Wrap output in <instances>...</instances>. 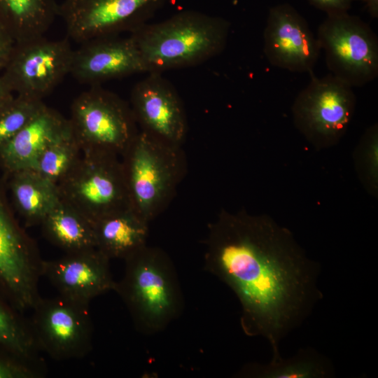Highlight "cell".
I'll use <instances>...</instances> for the list:
<instances>
[{"instance_id":"cell-7","label":"cell","mask_w":378,"mask_h":378,"mask_svg":"<svg viewBox=\"0 0 378 378\" xmlns=\"http://www.w3.org/2000/svg\"><path fill=\"white\" fill-rule=\"evenodd\" d=\"M330 74L351 87H362L378 76V39L361 18L347 13L327 15L317 31Z\"/></svg>"},{"instance_id":"cell-1","label":"cell","mask_w":378,"mask_h":378,"mask_svg":"<svg viewBox=\"0 0 378 378\" xmlns=\"http://www.w3.org/2000/svg\"><path fill=\"white\" fill-rule=\"evenodd\" d=\"M204 260L205 269L237 298L244 334L270 344L271 360L281 356L282 340L323 298L320 264L267 215L222 210L209 226Z\"/></svg>"},{"instance_id":"cell-5","label":"cell","mask_w":378,"mask_h":378,"mask_svg":"<svg viewBox=\"0 0 378 378\" xmlns=\"http://www.w3.org/2000/svg\"><path fill=\"white\" fill-rule=\"evenodd\" d=\"M69 120L82 152L120 156L139 131L130 105L101 85L91 86L74 99Z\"/></svg>"},{"instance_id":"cell-15","label":"cell","mask_w":378,"mask_h":378,"mask_svg":"<svg viewBox=\"0 0 378 378\" xmlns=\"http://www.w3.org/2000/svg\"><path fill=\"white\" fill-rule=\"evenodd\" d=\"M143 72L146 68L132 38L115 35L80 43L74 50L69 74L80 83L95 86Z\"/></svg>"},{"instance_id":"cell-12","label":"cell","mask_w":378,"mask_h":378,"mask_svg":"<svg viewBox=\"0 0 378 378\" xmlns=\"http://www.w3.org/2000/svg\"><path fill=\"white\" fill-rule=\"evenodd\" d=\"M168 0H64L59 13L67 37L82 43L92 38L132 32Z\"/></svg>"},{"instance_id":"cell-4","label":"cell","mask_w":378,"mask_h":378,"mask_svg":"<svg viewBox=\"0 0 378 378\" xmlns=\"http://www.w3.org/2000/svg\"><path fill=\"white\" fill-rule=\"evenodd\" d=\"M120 157L130 206L150 223L165 210L183 178L181 146L139 130Z\"/></svg>"},{"instance_id":"cell-6","label":"cell","mask_w":378,"mask_h":378,"mask_svg":"<svg viewBox=\"0 0 378 378\" xmlns=\"http://www.w3.org/2000/svg\"><path fill=\"white\" fill-rule=\"evenodd\" d=\"M57 186L60 199L93 223L130 206L121 160L114 153L82 152L77 163Z\"/></svg>"},{"instance_id":"cell-27","label":"cell","mask_w":378,"mask_h":378,"mask_svg":"<svg viewBox=\"0 0 378 378\" xmlns=\"http://www.w3.org/2000/svg\"><path fill=\"white\" fill-rule=\"evenodd\" d=\"M315 8L327 15L347 13L351 8L353 0H308Z\"/></svg>"},{"instance_id":"cell-11","label":"cell","mask_w":378,"mask_h":378,"mask_svg":"<svg viewBox=\"0 0 378 378\" xmlns=\"http://www.w3.org/2000/svg\"><path fill=\"white\" fill-rule=\"evenodd\" d=\"M31 332L38 346L57 360L82 358L91 349L89 303L59 294L40 298L32 308Z\"/></svg>"},{"instance_id":"cell-8","label":"cell","mask_w":378,"mask_h":378,"mask_svg":"<svg viewBox=\"0 0 378 378\" xmlns=\"http://www.w3.org/2000/svg\"><path fill=\"white\" fill-rule=\"evenodd\" d=\"M0 178V295L19 312L34 307L41 298L37 282L41 260L31 238L15 217Z\"/></svg>"},{"instance_id":"cell-18","label":"cell","mask_w":378,"mask_h":378,"mask_svg":"<svg viewBox=\"0 0 378 378\" xmlns=\"http://www.w3.org/2000/svg\"><path fill=\"white\" fill-rule=\"evenodd\" d=\"M149 223L130 206L94 223L96 248L110 260H125L146 245Z\"/></svg>"},{"instance_id":"cell-19","label":"cell","mask_w":378,"mask_h":378,"mask_svg":"<svg viewBox=\"0 0 378 378\" xmlns=\"http://www.w3.org/2000/svg\"><path fill=\"white\" fill-rule=\"evenodd\" d=\"M16 211L27 226L38 225L60 200L57 184L34 169L4 176Z\"/></svg>"},{"instance_id":"cell-17","label":"cell","mask_w":378,"mask_h":378,"mask_svg":"<svg viewBox=\"0 0 378 378\" xmlns=\"http://www.w3.org/2000/svg\"><path fill=\"white\" fill-rule=\"evenodd\" d=\"M71 130L69 119L43 104L17 134L0 148L4 175L34 169L43 151Z\"/></svg>"},{"instance_id":"cell-22","label":"cell","mask_w":378,"mask_h":378,"mask_svg":"<svg viewBox=\"0 0 378 378\" xmlns=\"http://www.w3.org/2000/svg\"><path fill=\"white\" fill-rule=\"evenodd\" d=\"M335 374L331 360L312 347L300 349L288 358L248 363L238 373L251 378H331Z\"/></svg>"},{"instance_id":"cell-16","label":"cell","mask_w":378,"mask_h":378,"mask_svg":"<svg viewBox=\"0 0 378 378\" xmlns=\"http://www.w3.org/2000/svg\"><path fill=\"white\" fill-rule=\"evenodd\" d=\"M110 259L97 248L68 252L62 257L43 260L45 276L64 297L88 302L94 298L114 290Z\"/></svg>"},{"instance_id":"cell-24","label":"cell","mask_w":378,"mask_h":378,"mask_svg":"<svg viewBox=\"0 0 378 378\" xmlns=\"http://www.w3.org/2000/svg\"><path fill=\"white\" fill-rule=\"evenodd\" d=\"M81 155V148L71 128L43 151L34 170L57 184L71 170Z\"/></svg>"},{"instance_id":"cell-20","label":"cell","mask_w":378,"mask_h":378,"mask_svg":"<svg viewBox=\"0 0 378 378\" xmlns=\"http://www.w3.org/2000/svg\"><path fill=\"white\" fill-rule=\"evenodd\" d=\"M40 225L44 236L66 253L96 248L94 223L61 199Z\"/></svg>"},{"instance_id":"cell-14","label":"cell","mask_w":378,"mask_h":378,"mask_svg":"<svg viewBox=\"0 0 378 378\" xmlns=\"http://www.w3.org/2000/svg\"><path fill=\"white\" fill-rule=\"evenodd\" d=\"M263 36L264 52L272 65L292 72H313L320 46L293 6L284 3L270 8Z\"/></svg>"},{"instance_id":"cell-3","label":"cell","mask_w":378,"mask_h":378,"mask_svg":"<svg viewBox=\"0 0 378 378\" xmlns=\"http://www.w3.org/2000/svg\"><path fill=\"white\" fill-rule=\"evenodd\" d=\"M124 260V275L114 290L139 331L160 332L178 316L183 305L172 260L162 249L146 244Z\"/></svg>"},{"instance_id":"cell-26","label":"cell","mask_w":378,"mask_h":378,"mask_svg":"<svg viewBox=\"0 0 378 378\" xmlns=\"http://www.w3.org/2000/svg\"><path fill=\"white\" fill-rule=\"evenodd\" d=\"M34 375L29 365L0 355V378H30Z\"/></svg>"},{"instance_id":"cell-23","label":"cell","mask_w":378,"mask_h":378,"mask_svg":"<svg viewBox=\"0 0 378 378\" xmlns=\"http://www.w3.org/2000/svg\"><path fill=\"white\" fill-rule=\"evenodd\" d=\"M19 312L0 295V355L30 366L38 346Z\"/></svg>"},{"instance_id":"cell-29","label":"cell","mask_w":378,"mask_h":378,"mask_svg":"<svg viewBox=\"0 0 378 378\" xmlns=\"http://www.w3.org/2000/svg\"><path fill=\"white\" fill-rule=\"evenodd\" d=\"M13 92L0 73V108L13 98Z\"/></svg>"},{"instance_id":"cell-10","label":"cell","mask_w":378,"mask_h":378,"mask_svg":"<svg viewBox=\"0 0 378 378\" xmlns=\"http://www.w3.org/2000/svg\"><path fill=\"white\" fill-rule=\"evenodd\" d=\"M309 84L293 105L295 122L309 139L322 144L340 139L352 118L356 96L352 87L332 74H309Z\"/></svg>"},{"instance_id":"cell-13","label":"cell","mask_w":378,"mask_h":378,"mask_svg":"<svg viewBox=\"0 0 378 378\" xmlns=\"http://www.w3.org/2000/svg\"><path fill=\"white\" fill-rule=\"evenodd\" d=\"M130 105L140 130L182 146L188 127L184 106L175 88L161 73L150 72L134 85Z\"/></svg>"},{"instance_id":"cell-9","label":"cell","mask_w":378,"mask_h":378,"mask_svg":"<svg viewBox=\"0 0 378 378\" xmlns=\"http://www.w3.org/2000/svg\"><path fill=\"white\" fill-rule=\"evenodd\" d=\"M73 52L68 37L16 42L1 75L17 95L43 100L70 73Z\"/></svg>"},{"instance_id":"cell-2","label":"cell","mask_w":378,"mask_h":378,"mask_svg":"<svg viewBox=\"0 0 378 378\" xmlns=\"http://www.w3.org/2000/svg\"><path fill=\"white\" fill-rule=\"evenodd\" d=\"M226 19L187 10L155 23H145L130 36L135 42L146 72L162 73L195 66L220 54L229 36Z\"/></svg>"},{"instance_id":"cell-25","label":"cell","mask_w":378,"mask_h":378,"mask_svg":"<svg viewBox=\"0 0 378 378\" xmlns=\"http://www.w3.org/2000/svg\"><path fill=\"white\" fill-rule=\"evenodd\" d=\"M43 104V100L16 94L0 108V148L17 134Z\"/></svg>"},{"instance_id":"cell-30","label":"cell","mask_w":378,"mask_h":378,"mask_svg":"<svg viewBox=\"0 0 378 378\" xmlns=\"http://www.w3.org/2000/svg\"><path fill=\"white\" fill-rule=\"evenodd\" d=\"M353 1H361L365 4V8L368 12V14L372 18H378V0H353Z\"/></svg>"},{"instance_id":"cell-28","label":"cell","mask_w":378,"mask_h":378,"mask_svg":"<svg viewBox=\"0 0 378 378\" xmlns=\"http://www.w3.org/2000/svg\"><path fill=\"white\" fill-rule=\"evenodd\" d=\"M15 43L14 39L0 23V72L7 64Z\"/></svg>"},{"instance_id":"cell-21","label":"cell","mask_w":378,"mask_h":378,"mask_svg":"<svg viewBox=\"0 0 378 378\" xmlns=\"http://www.w3.org/2000/svg\"><path fill=\"white\" fill-rule=\"evenodd\" d=\"M58 13L56 0H0V23L15 43L43 36Z\"/></svg>"}]
</instances>
